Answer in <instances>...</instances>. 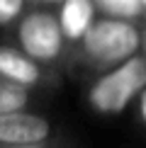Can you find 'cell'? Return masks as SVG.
Segmentation results:
<instances>
[{
    "mask_svg": "<svg viewBox=\"0 0 146 148\" xmlns=\"http://www.w3.org/2000/svg\"><path fill=\"white\" fill-rule=\"evenodd\" d=\"M8 148H54V146H49V141H44V143H27V146H8Z\"/></svg>",
    "mask_w": 146,
    "mask_h": 148,
    "instance_id": "cell-11",
    "label": "cell"
},
{
    "mask_svg": "<svg viewBox=\"0 0 146 148\" xmlns=\"http://www.w3.org/2000/svg\"><path fill=\"white\" fill-rule=\"evenodd\" d=\"M97 15L107 17H122V20H134L144 12V0H93Z\"/></svg>",
    "mask_w": 146,
    "mask_h": 148,
    "instance_id": "cell-8",
    "label": "cell"
},
{
    "mask_svg": "<svg viewBox=\"0 0 146 148\" xmlns=\"http://www.w3.org/2000/svg\"><path fill=\"white\" fill-rule=\"evenodd\" d=\"M141 53H144V58H146V29L141 32Z\"/></svg>",
    "mask_w": 146,
    "mask_h": 148,
    "instance_id": "cell-12",
    "label": "cell"
},
{
    "mask_svg": "<svg viewBox=\"0 0 146 148\" xmlns=\"http://www.w3.org/2000/svg\"><path fill=\"white\" fill-rule=\"evenodd\" d=\"M54 126L44 114L17 109V112L0 114V148L8 146H27L51 141Z\"/></svg>",
    "mask_w": 146,
    "mask_h": 148,
    "instance_id": "cell-4",
    "label": "cell"
},
{
    "mask_svg": "<svg viewBox=\"0 0 146 148\" xmlns=\"http://www.w3.org/2000/svg\"><path fill=\"white\" fill-rule=\"evenodd\" d=\"M46 68L49 66L27 56L22 49L10 46V44H0V78L27 85V88L34 90V88H44L49 83L51 73Z\"/></svg>",
    "mask_w": 146,
    "mask_h": 148,
    "instance_id": "cell-5",
    "label": "cell"
},
{
    "mask_svg": "<svg viewBox=\"0 0 146 148\" xmlns=\"http://www.w3.org/2000/svg\"><path fill=\"white\" fill-rule=\"evenodd\" d=\"M27 10V0H0V27L15 24V20Z\"/></svg>",
    "mask_w": 146,
    "mask_h": 148,
    "instance_id": "cell-9",
    "label": "cell"
},
{
    "mask_svg": "<svg viewBox=\"0 0 146 148\" xmlns=\"http://www.w3.org/2000/svg\"><path fill=\"white\" fill-rule=\"evenodd\" d=\"M29 104H32V88L0 78V114L29 109Z\"/></svg>",
    "mask_w": 146,
    "mask_h": 148,
    "instance_id": "cell-7",
    "label": "cell"
},
{
    "mask_svg": "<svg viewBox=\"0 0 146 148\" xmlns=\"http://www.w3.org/2000/svg\"><path fill=\"white\" fill-rule=\"evenodd\" d=\"M146 88V58L134 53L114 68L97 73V78L85 90V102L95 114L114 116L122 114Z\"/></svg>",
    "mask_w": 146,
    "mask_h": 148,
    "instance_id": "cell-2",
    "label": "cell"
},
{
    "mask_svg": "<svg viewBox=\"0 0 146 148\" xmlns=\"http://www.w3.org/2000/svg\"><path fill=\"white\" fill-rule=\"evenodd\" d=\"M15 44L44 66L59 63L68 51V39L61 29L56 10L46 5L27 8L15 20Z\"/></svg>",
    "mask_w": 146,
    "mask_h": 148,
    "instance_id": "cell-3",
    "label": "cell"
},
{
    "mask_svg": "<svg viewBox=\"0 0 146 148\" xmlns=\"http://www.w3.org/2000/svg\"><path fill=\"white\" fill-rule=\"evenodd\" d=\"M136 109H139V119L146 124V88L139 92V104H136Z\"/></svg>",
    "mask_w": 146,
    "mask_h": 148,
    "instance_id": "cell-10",
    "label": "cell"
},
{
    "mask_svg": "<svg viewBox=\"0 0 146 148\" xmlns=\"http://www.w3.org/2000/svg\"><path fill=\"white\" fill-rule=\"evenodd\" d=\"M56 15H59L61 29H63L68 44H76L83 36V32L95 22L97 8L93 0H61Z\"/></svg>",
    "mask_w": 146,
    "mask_h": 148,
    "instance_id": "cell-6",
    "label": "cell"
},
{
    "mask_svg": "<svg viewBox=\"0 0 146 148\" xmlns=\"http://www.w3.org/2000/svg\"><path fill=\"white\" fill-rule=\"evenodd\" d=\"M46 3H56V5H59V3H61V0H46Z\"/></svg>",
    "mask_w": 146,
    "mask_h": 148,
    "instance_id": "cell-13",
    "label": "cell"
},
{
    "mask_svg": "<svg viewBox=\"0 0 146 148\" xmlns=\"http://www.w3.org/2000/svg\"><path fill=\"white\" fill-rule=\"evenodd\" d=\"M141 49V32L132 20L97 15L76 41V61L88 73H105Z\"/></svg>",
    "mask_w": 146,
    "mask_h": 148,
    "instance_id": "cell-1",
    "label": "cell"
}]
</instances>
